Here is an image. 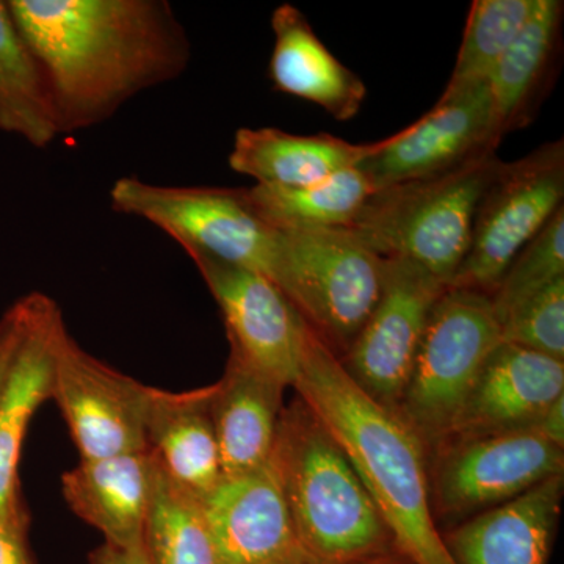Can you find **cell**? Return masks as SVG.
<instances>
[{
    "label": "cell",
    "instance_id": "obj_1",
    "mask_svg": "<svg viewBox=\"0 0 564 564\" xmlns=\"http://www.w3.org/2000/svg\"><path fill=\"white\" fill-rule=\"evenodd\" d=\"M50 82L62 133L109 120L188 68L192 44L165 0H10Z\"/></svg>",
    "mask_w": 564,
    "mask_h": 564
},
{
    "label": "cell",
    "instance_id": "obj_2",
    "mask_svg": "<svg viewBox=\"0 0 564 564\" xmlns=\"http://www.w3.org/2000/svg\"><path fill=\"white\" fill-rule=\"evenodd\" d=\"M293 389L350 459L397 554L411 564H456L434 522L425 445L399 414L355 384L306 323Z\"/></svg>",
    "mask_w": 564,
    "mask_h": 564
},
{
    "label": "cell",
    "instance_id": "obj_3",
    "mask_svg": "<svg viewBox=\"0 0 564 564\" xmlns=\"http://www.w3.org/2000/svg\"><path fill=\"white\" fill-rule=\"evenodd\" d=\"M270 466L296 541L315 563L350 564L395 551L350 459L299 397L282 408Z\"/></svg>",
    "mask_w": 564,
    "mask_h": 564
},
{
    "label": "cell",
    "instance_id": "obj_4",
    "mask_svg": "<svg viewBox=\"0 0 564 564\" xmlns=\"http://www.w3.org/2000/svg\"><path fill=\"white\" fill-rule=\"evenodd\" d=\"M502 165L489 151L448 172L375 191L347 229L381 258L408 259L448 288L469 250L478 203Z\"/></svg>",
    "mask_w": 564,
    "mask_h": 564
},
{
    "label": "cell",
    "instance_id": "obj_5",
    "mask_svg": "<svg viewBox=\"0 0 564 564\" xmlns=\"http://www.w3.org/2000/svg\"><path fill=\"white\" fill-rule=\"evenodd\" d=\"M278 232L272 281L343 358L380 300L384 258L350 229Z\"/></svg>",
    "mask_w": 564,
    "mask_h": 564
},
{
    "label": "cell",
    "instance_id": "obj_6",
    "mask_svg": "<svg viewBox=\"0 0 564 564\" xmlns=\"http://www.w3.org/2000/svg\"><path fill=\"white\" fill-rule=\"evenodd\" d=\"M502 343L491 296L447 288L434 304L395 413L426 452L451 436L467 395Z\"/></svg>",
    "mask_w": 564,
    "mask_h": 564
},
{
    "label": "cell",
    "instance_id": "obj_7",
    "mask_svg": "<svg viewBox=\"0 0 564 564\" xmlns=\"http://www.w3.org/2000/svg\"><path fill=\"white\" fill-rule=\"evenodd\" d=\"M113 210L158 226L185 252H202L272 280L278 232L252 210L245 188L176 187L121 177Z\"/></svg>",
    "mask_w": 564,
    "mask_h": 564
},
{
    "label": "cell",
    "instance_id": "obj_8",
    "mask_svg": "<svg viewBox=\"0 0 564 564\" xmlns=\"http://www.w3.org/2000/svg\"><path fill=\"white\" fill-rule=\"evenodd\" d=\"M564 474V448L536 429L448 437L429 452L436 525L462 524Z\"/></svg>",
    "mask_w": 564,
    "mask_h": 564
},
{
    "label": "cell",
    "instance_id": "obj_9",
    "mask_svg": "<svg viewBox=\"0 0 564 564\" xmlns=\"http://www.w3.org/2000/svg\"><path fill=\"white\" fill-rule=\"evenodd\" d=\"M563 199V140L503 162L478 203L469 250L448 288L491 296L516 254L564 206Z\"/></svg>",
    "mask_w": 564,
    "mask_h": 564
},
{
    "label": "cell",
    "instance_id": "obj_10",
    "mask_svg": "<svg viewBox=\"0 0 564 564\" xmlns=\"http://www.w3.org/2000/svg\"><path fill=\"white\" fill-rule=\"evenodd\" d=\"M447 285L400 258H384L383 291L350 350L339 359L348 377L395 413L434 304Z\"/></svg>",
    "mask_w": 564,
    "mask_h": 564
},
{
    "label": "cell",
    "instance_id": "obj_11",
    "mask_svg": "<svg viewBox=\"0 0 564 564\" xmlns=\"http://www.w3.org/2000/svg\"><path fill=\"white\" fill-rule=\"evenodd\" d=\"M150 386L88 355L66 332L58 344L51 399L68 423L80 459L150 451Z\"/></svg>",
    "mask_w": 564,
    "mask_h": 564
},
{
    "label": "cell",
    "instance_id": "obj_12",
    "mask_svg": "<svg viewBox=\"0 0 564 564\" xmlns=\"http://www.w3.org/2000/svg\"><path fill=\"white\" fill-rule=\"evenodd\" d=\"M220 307L231 355L252 372L293 388L302 367L304 321L269 278L202 252H187Z\"/></svg>",
    "mask_w": 564,
    "mask_h": 564
},
{
    "label": "cell",
    "instance_id": "obj_13",
    "mask_svg": "<svg viewBox=\"0 0 564 564\" xmlns=\"http://www.w3.org/2000/svg\"><path fill=\"white\" fill-rule=\"evenodd\" d=\"M502 133L488 80L444 91L425 117L402 132L375 143L358 169L373 192L456 169L497 151Z\"/></svg>",
    "mask_w": 564,
    "mask_h": 564
},
{
    "label": "cell",
    "instance_id": "obj_14",
    "mask_svg": "<svg viewBox=\"0 0 564 564\" xmlns=\"http://www.w3.org/2000/svg\"><path fill=\"white\" fill-rule=\"evenodd\" d=\"M66 329L61 307L35 293L31 323L0 391V521L25 529L20 500L21 448L36 410L51 399L58 344Z\"/></svg>",
    "mask_w": 564,
    "mask_h": 564
},
{
    "label": "cell",
    "instance_id": "obj_15",
    "mask_svg": "<svg viewBox=\"0 0 564 564\" xmlns=\"http://www.w3.org/2000/svg\"><path fill=\"white\" fill-rule=\"evenodd\" d=\"M563 393V361L500 343L481 367L448 437L533 429Z\"/></svg>",
    "mask_w": 564,
    "mask_h": 564
},
{
    "label": "cell",
    "instance_id": "obj_16",
    "mask_svg": "<svg viewBox=\"0 0 564 564\" xmlns=\"http://www.w3.org/2000/svg\"><path fill=\"white\" fill-rule=\"evenodd\" d=\"M202 503L223 564H267L302 551L270 462L223 477Z\"/></svg>",
    "mask_w": 564,
    "mask_h": 564
},
{
    "label": "cell",
    "instance_id": "obj_17",
    "mask_svg": "<svg viewBox=\"0 0 564 564\" xmlns=\"http://www.w3.org/2000/svg\"><path fill=\"white\" fill-rule=\"evenodd\" d=\"M564 474L443 532L456 564H547L562 516Z\"/></svg>",
    "mask_w": 564,
    "mask_h": 564
},
{
    "label": "cell",
    "instance_id": "obj_18",
    "mask_svg": "<svg viewBox=\"0 0 564 564\" xmlns=\"http://www.w3.org/2000/svg\"><path fill=\"white\" fill-rule=\"evenodd\" d=\"M151 451L80 459L62 477L70 510L120 549H141L158 477Z\"/></svg>",
    "mask_w": 564,
    "mask_h": 564
},
{
    "label": "cell",
    "instance_id": "obj_19",
    "mask_svg": "<svg viewBox=\"0 0 564 564\" xmlns=\"http://www.w3.org/2000/svg\"><path fill=\"white\" fill-rule=\"evenodd\" d=\"M272 29L269 73L273 87L317 104L334 120H352L366 99V85L326 50L302 11L282 3L273 11Z\"/></svg>",
    "mask_w": 564,
    "mask_h": 564
},
{
    "label": "cell",
    "instance_id": "obj_20",
    "mask_svg": "<svg viewBox=\"0 0 564 564\" xmlns=\"http://www.w3.org/2000/svg\"><path fill=\"white\" fill-rule=\"evenodd\" d=\"M285 388L229 359L226 372L212 384L210 414L223 477L267 466L276 441Z\"/></svg>",
    "mask_w": 564,
    "mask_h": 564
},
{
    "label": "cell",
    "instance_id": "obj_21",
    "mask_svg": "<svg viewBox=\"0 0 564 564\" xmlns=\"http://www.w3.org/2000/svg\"><path fill=\"white\" fill-rule=\"evenodd\" d=\"M212 386L188 392L152 388L148 444L163 473L203 500L223 478L210 414Z\"/></svg>",
    "mask_w": 564,
    "mask_h": 564
},
{
    "label": "cell",
    "instance_id": "obj_22",
    "mask_svg": "<svg viewBox=\"0 0 564 564\" xmlns=\"http://www.w3.org/2000/svg\"><path fill=\"white\" fill-rule=\"evenodd\" d=\"M375 143L355 144L329 133L295 135L274 128H242L234 137L229 166L258 185L306 187L355 169Z\"/></svg>",
    "mask_w": 564,
    "mask_h": 564
},
{
    "label": "cell",
    "instance_id": "obj_23",
    "mask_svg": "<svg viewBox=\"0 0 564 564\" xmlns=\"http://www.w3.org/2000/svg\"><path fill=\"white\" fill-rule=\"evenodd\" d=\"M562 0H534L521 35L489 76L494 111L502 137L533 121L554 82L563 25Z\"/></svg>",
    "mask_w": 564,
    "mask_h": 564
},
{
    "label": "cell",
    "instance_id": "obj_24",
    "mask_svg": "<svg viewBox=\"0 0 564 564\" xmlns=\"http://www.w3.org/2000/svg\"><path fill=\"white\" fill-rule=\"evenodd\" d=\"M0 131L35 148L62 135L46 74L0 0Z\"/></svg>",
    "mask_w": 564,
    "mask_h": 564
},
{
    "label": "cell",
    "instance_id": "obj_25",
    "mask_svg": "<svg viewBox=\"0 0 564 564\" xmlns=\"http://www.w3.org/2000/svg\"><path fill=\"white\" fill-rule=\"evenodd\" d=\"M252 210L276 231L347 229L373 193L358 166L306 187L245 188Z\"/></svg>",
    "mask_w": 564,
    "mask_h": 564
},
{
    "label": "cell",
    "instance_id": "obj_26",
    "mask_svg": "<svg viewBox=\"0 0 564 564\" xmlns=\"http://www.w3.org/2000/svg\"><path fill=\"white\" fill-rule=\"evenodd\" d=\"M141 547L150 564H223L202 500L174 484L161 464Z\"/></svg>",
    "mask_w": 564,
    "mask_h": 564
},
{
    "label": "cell",
    "instance_id": "obj_27",
    "mask_svg": "<svg viewBox=\"0 0 564 564\" xmlns=\"http://www.w3.org/2000/svg\"><path fill=\"white\" fill-rule=\"evenodd\" d=\"M533 7L534 0H475L444 91L488 80L505 52L521 35Z\"/></svg>",
    "mask_w": 564,
    "mask_h": 564
},
{
    "label": "cell",
    "instance_id": "obj_28",
    "mask_svg": "<svg viewBox=\"0 0 564 564\" xmlns=\"http://www.w3.org/2000/svg\"><path fill=\"white\" fill-rule=\"evenodd\" d=\"M564 278V206L529 243L516 254L492 292L497 321L518 304Z\"/></svg>",
    "mask_w": 564,
    "mask_h": 564
},
{
    "label": "cell",
    "instance_id": "obj_29",
    "mask_svg": "<svg viewBox=\"0 0 564 564\" xmlns=\"http://www.w3.org/2000/svg\"><path fill=\"white\" fill-rule=\"evenodd\" d=\"M499 325L502 343L564 362V278L518 304Z\"/></svg>",
    "mask_w": 564,
    "mask_h": 564
},
{
    "label": "cell",
    "instance_id": "obj_30",
    "mask_svg": "<svg viewBox=\"0 0 564 564\" xmlns=\"http://www.w3.org/2000/svg\"><path fill=\"white\" fill-rule=\"evenodd\" d=\"M35 293L22 296L0 318V391L31 323Z\"/></svg>",
    "mask_w": 564,
    "mask_h": 564
},
{
    "label": "cell",
    "instance_id": "obj_31",
    "mask_svg": "<svg viewBox=\"0 0 564 564\" xmlns=\"http://www.w3.org/2000/svg\"><path fill=\"white\" fill-rule=\"evenodd\" d=\"M0 564H33L25 544V529L0 521Z\"/></svg>",
    "mask_w": 564,
    "mask_h": 564
},
{
    "label": "cell",
    "instance_id": "obj_32",
    "mask_svg": "<svg viewBox=\"0 0 564 564\" xmlns=\"http://www.w3.org/2000/svg\"><path fill=\"white\" fill-rule=\"evenodd\" d=\"M534 429L556 447L564 448V393L545 410Z\"/></svg>",
    "mask_w": 564,
    "mask_h": 564
},
{
    "label": "cell",
    "instance_id": "obj_33",
    "mask_svg": "<svg viewBox=\"0 0 564 564\" xmlns=\"http://www.w3.org/2000/svg\"><path fill=\"white\" fill-rule=\"evenodd\" d=\"M88 564H150L141 549H120L104 543L88 556Z\"/></svg>",
    "mask_w": 564,
    "mask_h": 564
},
{
    "label": "cell",
    "instance_id": "obj_34",
    "mask_svg": "<svg viewBox=\"0 0 564 564\" xmlns=\"http://www.w3.org/2000/svg\"><path fill=\"white\" fill-rule=\"evenodd\" d=\"M350 564H411L408 560H404L402 555L397 554L395 551L388 552V554H381L377 556H370V558L359 560V562Z\"/></svg>",
    "mask_w": 564,
    "mask_h": 564
},
{
    "label": "cell",
    "instance_id": "obj_35",
    "mask_svg": "<svg viewBox=\"0 0 564 564\" xmlns=\"http://www.w3.org/2000/svg\"><path fill=\"white\" fill-rule=\"evenodd\" d=\"M267 564H317L313 558H310L303 551L295 552V554L285 556V558L276 560V562Z\"/></svg>",
    "mask_w": 564,
    "mask_h": 564
}]
</instances>
